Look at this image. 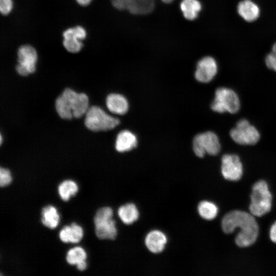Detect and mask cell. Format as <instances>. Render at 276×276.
Returning a JSON list of instances; mask_svg holds the SVG:
<instances>
[{
  "instance_id": "e0dca14e",
  "label": "cell",
  "mask_w": 276,
  "mask_h": 276,
  "mask_svg": "<svg viewBox=\"0 0 276 276\" xmlns=\"http://www.w3.org/2000/svg\"><path fill=\"white\" fill-rule=\"evenodd\" d=\"M136 136L131 132L125 130L119 132L116 141V149L120 152L128 151L137 146Z\"/></svg>"
},
{
  "instance_id": "7402d4cb",
  "label": "cell",
  "mask_w": 276,
  "mask_h": 276,
  "mask_svg": "<svg viewBox=\"0 0 276 276\" xmlns=\"http://www.w3.org/2000/svg\"><path fill=\"white\" fill-rule=\"evenodd\" d=\"M198 211L200 216L206 220L214 219L218 213V208L213 203L203 201L200 202L198 205Z\"/></svg>"
},
{
  "instance_id": "8fae6325",
  "label": "cell",
  "mask_w": 276,
  "mask_h": 276,
  "mask_svg": "<svg viewBox=\"0 0 276 276\" xmlns=\"http://www.w3.org/2000/svg\"><path fill=\"white\" fill-rule=\"evenodd\" d=\"M218 71L216 60L211 56L201 58L197 63L195 77L202 83L211 81L216 76Z\"/></svg>"
},
{
  "instance_id": "7a4b0ae2",
  "label": "cell",
  "mask_w": 276,
  "mask_h": 276,
  "mask_svg": "<svg viewBox=\"0 0 276 276\" xmlns=\"http://www.w3.org/2000/svg\"><path fill=\"white\" fill-rule=\"evenodd\" d=\"M56 110L63 119L79 118L85 114L88 109V98L84 93H78L66 88L55 101Z\"/></svg>"
},
{
  "instance_id": "484cf974",
  "label": "cell",
  "mask_w": 276,
  "mask_h": 276,
  "mask_svg": "<svg viewBox=\"0 0 276 276\" xmlns=\"http://www.w3.org/2000/svg\"><path fill=\"white\" fill-rule=\"evenodd\" d=\"M13 7L12 0H0V11L2 15H8L12 11Z\"/></svg>"
},
{
  "instance_id": "d6986e66",
  "label": "cell",
  "mask_w": 276,
  "mask_h": 276,
  "mask_svg": "<svg viewBox=\"0 0 276 276\" xmlns=\"http://www.w3.org/2000/svg\"><path fill=\"white\" fill-rule=\"evenodd\" d=\"M41 220L45 226L50 229L56 228L60 221V215L57 209L51 205L43 208L41 211Z\"/></svg>"
},
{
  "instance_id": "44dd1931",
  "label": "cell",
  "mask_w": 276,
  "mask_h": 276,
  "mask_svg": "<svg viewBox=\"0 0 276 276\" xmlns=\"http://www.w3.org/2000/svg\"><path fill=\"white\" fill-rule=\"evenodd\" d=\"M78 191L77 184L73 180H65L60 183L58 187V194L64 201H68Z\"/></svg>"
},
{
  "instance_id": "ffe728a7",
  "label": "cell",
  "mask_w": 276,
  "mask_h": 276,
  "mask_svg": "<svg viewBox=\"0 0 276 276\" xmlns=\"http://www.w3.org/2000/svg\"><path fill=\"white\" fill-rule=\"evenodd\" d=\"M118 215L123 223L130 224L138 219L139 213L134 204L127 203L119 208Z\"/></svg>"
},
{
  "instance_id": "277c9868",
  "label": "cell",
  "mask_w": 276,
  "mask_h": 276,
  "mask_svg": "<svg viewBox=\"0 0 276 276\" xmlns=\"http://www.w3.org/2000/svg\"><path fill=\"white\" fill-rule=\"evenodd\" d=\"M84 119L85 126L93 131H107L113 129L120 123L118 119L107 114L100 107L88 108Z\"/></svg>"
},
{
  "instance_id": "5bb4252c",
  "label": "cell",
  "mask_w": 276,
  "mask_h": 276,
  "mask_svg": "<svg viewBox=\"0 0 276 276\" xmlns=\"http://www.w3.org/2000/svg\"><path fill=\"white\" fill-rule=\"evenodd\" d=\"M167 241L165 235L157 230L149 232L145 240L147 248L151 252L155 254L159 253L164 250Z\"/></svg>"
},
{
  "instance_id": "ba28073f",
  "label": "cell",
  "mask_w": 276,
  "mask_h": 276,
  "mask_svg": "<svg viewBox=\"0 0 276 276\" xmlns=\"http://www.w3.org/2000/svg\"><path fill=\"white\" fill-rule=\"evenodd\" d=\"M17 55L16 70L17 73L23 76L33 73L36 70L37 61L36 49L30 44H23L17 49Z\"/></svg>"
},
{
  "instance_id": "52a82bcc",
  "label": "cell",
  "mask_w": 276,
  "mask_h": 276,
  "mask_svg": "<svg viewBox=\"0 0 276 276\" xmlns=\"http://www.w3.org/2000/svg\"><path fill=\"white\" fill-rule=\"evenodd\" d=\"M193 148L195 154L199 157H202L205 154L211 155L217 154L220 150V144L215 133L207 131L195 136Z\"/></svg>"
},
{
  "instance_id": "9c48e42d",
  "label": "cell",
  "mask_w": 276,
  "mask_h": 276,
  "mask_svg": "<svg viewBox=\"0 0 276 276\" xmlns=\"http://www.w3.org/2000/svg\"><path fill=\"white\" fill-rule=\"evenodd\" d=\"M230 136L236 143L244 145H255L260 137L257 129L245 119L237 122L236 127L231 130Z\"/></svg>"
},
{
  "instance_id": "d4e9b609",
  "label": "cell",
  "mask_w": 276,
  "mask_h": 276,
  "mask_svg": "<svg viewBox=\"0 0 276 276\" xmlns=\"http://www.w3.org/2000/svg\"><path fill=\"white\" fill-rule=\"evenodd\" d=\"M12 178L9 170L1 168L0 169V186L4 187L9 185L12 181Z\"/></svg>"
},
{
  "instance_id": "3957f363",
  "label": "cell",
  "mask_w": 276,
  "mask_h": 276,
  "mask_svg": "<svg viewBox=\"0 0 276 276\" xmlns=\"http://www.w3.org/2000/svg\"><path fill=\"white\" fill-rule=\"evenodd\" d=\"M250 200L249 209L254 216L261 217L270 211L272 196L265 181L259 180L253 185Z\"/></svg>"
},
{
  "instance_id": "2e32d148",
  "label": "cell",
  "mask_w": 276,
  "mask_h": 276,
  "mask_svg": "<svg viewBox=\"0 0 276 276\" xmlns=\"http://www.w3.org/2000/svg\"><path fill=\"white\" fill-rule=\"evenodd\" d=\"M83 236V231L80 225L72 223L71 225L64 226L60 231L59 237L64 243H77L81 241Z\"/></svg>"
},
{
  "instance_id": "4fadbf2b",
  "label": "cell",
  "mask_w": 276,
  "mask_h": 276,
  "mask_svg": "<svg viewBox=\"0 0 276 276\" xmlns=\"http://www.w3.org/2000/svg\"><path fill=\"white\" fill-rule=\"evenodd\" d=\"M237 11L238 15L246 22H253L260 16V8L252 0H242L237 4Z\"/></svg>"
},
{
  "instance_id": "ac0fdd59",
  "label": "cell",
  "mask_w": 276,
  "mask_h": 276,
  "mask_svg": "<svg viewBox=\"0 0 276 276\" xmlns=\"http://www.w3.org/2000/svg\"><path fill=\"white\" fill-rule=\"evenodd\" d=\"M106 106L110 112L117 114H124L128 109L127 99L118 94H111L107 96Z\"/></svg>"
},
{
  "instance_id": "6da1fadb",
  "label": "cell",
  "mask_w": 276,
  "mask_h": 276,
  "mask_svg": "<svg viewBox=\"0 0 276 276\" xmlns=\"http://www.w3.org/2000/svg\"><path fill=\"white\" fill-rule=\"evenodd\" d=\"M221 225L226 234L233 233L237 227L240 229L235 239L239 247L252 245L258 236L259 227L254 215L246 212L235 210L227 213L222 220Z\"/></svg>"
},
{
  "instance_id": "4316f807",
  "label": "cell",
  "mask_w": 276,
  "mask_h": 276,
  "mask_svg": "<svg viewBox=\"0 0 276 276\" xmlns=\"http://www.w3.org/2000/svg\"><path fill=\"white\" fill-rule=\"evenodd\" d=\"M270 238L273 242L276 243V222L272 224L270 228Z\"/></svg>"
},
{
  "instance_id": "83f0119b",
  "label": "cell",
  "mask_w": 276,
  "mask_h": 276,
  "mask_svg": "<svg viewBox=\"0 0 276 276\" xmlns=\"http://www.w3.org/2000/svg\"><path fill=\"white\" fill-rule=\"evenodd\" d=\"M76 2L81 6H87L90 4L92 0H76Z\"/></svg>"
},
{
  "instance_id": "cb8c5ba5",
  "label": "cell",
  "mask_w": 276,
  "mask_h": 276,
  "mask_svg": "<svg viewBox=\"0 0 276 276\" xmlns=\"http://www.w3.org/2000/svg\"><path fill=\"white\" fill-rule=\"evenodd\" d=\"M265 62L268 68L276 72V42L272 44L270 52L266 56Z\"/></svg>"
},
{
  "instance_id": "f1b7e54d",
  "label": "cell",
  "mask_w": 276,
  "mask_h": 276,
  "mask_svg": "<svg viewBox=\"0 0 276 276\" xmlns=\"http://www.w3.org/2000/svg\"><path fill=\"white\" fill-rule=\"evenodd\" d=\"M86 267H87V263L86 262V261L77 265V269L80 271H83L85 270Z\"/></svg>"
},
{
  "instance_id": "30bf717a",
  "label": "cell",
  "mask_w": 276,
  "mask_h": 276,
  "mask_svg": "<svg viewBox=\"0 0 276 276\" xmlns=\"http://www.w3.org/2000/svg\"><path fill=\"white\" fill-rule=\"evenodd\" d=\"M86 35V31L82 26L78 25L67 28L62 33L63 45L68 52L77 53L83 48L82 41Z\"/></svg>"
},
{
  "instance_id": "5b68a950",
  "label": "cell",
  "mask_w": 276,
  "mask_h": 276,
  "mask_svg": "<svg viewBox=\"0 0 276 276\" xmlns=\"http://www.w3.org/2000/svg\"><path fill=\"white\" fill-rule=\"evenodd\" d=\"M113 210L110 207L99 209L94 217L95 233L101 239H115L117 235L116 222L112 219Z\"/></svg>"
},
{
  "instance_id": "603a6c76",
  "label": "cell",
  "mask_w": 276,
  "mask_h": 276,
  "mask_svg": "<svg viewBox=\"0 0 276 276\" xmlns=\"http://www.w3.org/2000/svg\"><path fill=\"white\" fill-rule=\"evenodd\" d=\"M87 255L84 249L81 247H75L70 249L66 254V260L71 265H76L85 261Z\"/></svg>"
},
{
  "instance_id": "7c38bea8",
  "label": "cell",
  "mask_w": 276,
  "mask_h": 276,
  "mask_svg": "<svg viewBox=\"0 0 276 276\" xmlns=\"http://www.w3.org/2000/svg\"><path fill=\"white\" fill-rule=\"evenodd\" d=\"M221 172L227 180L236 181L240 179L243 168L239 157L234 154L224 155L222 158Z\"/></svg>"
},
{
  "instance_id": "8992f818",
  "label": "cell",
  "mask_w": 276,
  "mask_h": 276,
  "mask_svg": "<svg viewBox=\"0 0 276 276\" xmlns=\"http://www.w3.org/2000/svg\"><path fill=\"white\" fill-rule=\"evenodd\" d=\"M212 109L219 113H236L240 108V101L237 94L232 89L220 87L216 89Z\"/></svg>"
},
{
  "instance_id": "9a60e30c",
  "label": "cell",
  "mask_w": 276,
  "mask_h": 276,
  "mask_svg": "<svg viewBox=\"0 0 276 276\" xmlns=\"http://www.w3.org/2000/svg\"><path fill=\"white\" fill-rule=\"evenodd\" d=\"M202 8L199 0H181L179 9L183 18L188 21L197 18Z\"/></svg>"
}]
</instances>
